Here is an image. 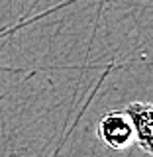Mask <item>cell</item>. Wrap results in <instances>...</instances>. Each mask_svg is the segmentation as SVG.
Instances as JSON below:
<instances>
[{
	"label": "cell",
	"mask_w": 153,
	"mask_h": 157,
	"mask_svg": "<svg viewBox=\"0 0 153 157\" xmlns=\"http://www.w3.org/2000/svg\"><path fill=\"white\" fill-rule=\"evenodd\" d=\"M96 137L106 147L124 151L134 145V126L124 110H112L100 118L96 126Z\"/></svg>",
	"instance_id": "6da1fadb"
},
{
	"label": "cell",
	"mask_w": 153,
	"mask_h": 157,
	"mask_svg": "<svg viewBox=\"0 0 153 157\" xmlns=\"http://www.w3.org/2000/svg\"><path fill=\"white\" fill-rule=\"evenodd\" d=\"M124 112L134 126V144L140 145L145 155L153 157V102L134 100Z\"/></svg>",
	"instance_id": "7a4b0ae2"
}]
</instances>
